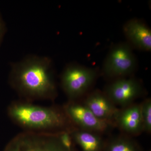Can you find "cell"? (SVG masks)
<instances>
[{
    "label": "cell",
    "mask_w": 151,
    "mask_h": 151,
    "mask_svg": "<svg viewBox=\"0 0 151 151\" xmlns=\"http://www.w3.org/2000/svg\"><path fill=\"white\" fill-rule=\"evenodd\" d=\"M11 119L25 128L35 130H59L71 132L70 121L63 111L55 108H47L18 103L9 107Z\"/></svg>",
    "instance_id": "2"
},
{
    "label": "cell",
    "mask_w": 151,
    "mask_h": 151,
    "mask_svg": "<svg viewBox=\"0 0 151 151\" xmlns=\"http://www.w3.org/2000/svg\"><path fill=\"white\" fill-rule=\"evenodd\" d=\"M127 42L111 47L103 63L100 73L112 81L132 76L137 69V60Z\"/></svg>",
    "instance_id": "4"
},
{
    "label": "cell",
    "mask_w": 151,
    "mask_h": 151,
    "mask_svg": "<svg viewBox=\"0 0 151 151\" xmlns=\"http://www.w3.org/2000/svg\"><path fill=\"white\" fill-rule=\"evenodd\" d=\"M58 133L21 134L9 143L4 151H69L61 144Z\"/></svg>",
    "instance_id": "5"
},
{
    "label": "cell",
    "mask_w": 151,
    "mask_h": 151,
    "mask_svg": "<svg viewBox=\"0 0 151 151\" xmlns=\"http://www.w3.org/2000/svg\"><path fill=\"white\" fill-rule=\"evenodd\" d=\"M63 110L71 122L78 129L100 134L108 132L116 127L113 124L97 118L83 103L69 101Z\"/></svg>",
    "instance_id": "7"
},
{
    "label": "cell",
    "mask_w": 151,
    "mask_h": 151,
    "mask_svg": "<svg viewBox=\"0 0 151 151\" xmlns=\"http://www.w3.org/2000/svg\"><path fill=\"white\" fill-rule=\"evenodd\" d=\"M141 114L142 119L144 132H151V100L146 99L141 103Z\"/></svg>",
    "instance_id": "13"
},
{
    "label": "cell",
    "mask_w": 151,
    "mask_h": 151,
    "mask_svg": "<svg viewBox=\"0 0 151 151\" xmlns=\"http://www.w3.org/2000/svg\"><path fill=\"white\" fill-rule=\"evenodd\" d=\"M83 104L96 117L115 125L119 110L104 92L95 90L86 95Z\"/></svg>",
    "instance_id": "8"
},
{
    "label": "cell",
    "mask_w": 151,
    "mask_h": 151,
    "mask_svg": "<svg viewBox=\"0 0 151 151\" xmlns=\"http://www.w3.org/2000/svg\"><path fill=\"white\" fill-rule=\"evenodd\" d=\"M100 73L98 68L86 67L76 63H68L63 69L60 83L70 101L86 96Z\"/></svg>",
    "instance_id": "3"
},
{
    "label": "cell",
    "mask_w": 151,
    "mask_h": 151,
    "mask_svg": "<svg viewBox=\"0 0 151 151\" xmlns=\"http://www.w3.org/2000/svg\"><path fill=\"white\" fill-rule=\"evenodd\" d=\"M143 85L139 80L133 76L113 80L103 91L115 105L127 107L144 93Z\"/></svg>",
    "instance_id": "6"
},
{
    "label": "cell",
    "mask_w": 151,
    "mask_h": 151,
    "mask_svg": "<svg viewBox=\"0 0 151 151\" xmlns=\"http://www.w3.org/2000/svg\"><path fill=\"white\" fill-rule=\"evenodd\" d=\"M103 151H140V150L132 139L126 136H119L105 143Z\"/></svg>",
    "instance_id": "12"
},
{
    "label": "cell",
    "mask_w": 151,
    "mask_h": 151,
    "mask_svg": "<svg viewBox=\"0 0 151 151\" xmlns=\"http://www.w3.org/2000/svg\"><path fill=\"white\" fill-rule=\"evenodd\" d=\"M6 31V28L5 23L0 14V46L2 43Z\"/></svg>",
    "instance_id": "14"
},
{
    "label": "cell",
    "mask_w": 151,
    "mask_h": 151,
    "mask_svg": "<svg viewBox=\"0 0 151 151\" xmlns=\"http://www.w3.org/2000/svg\"><path fill=\"white\" fill-rule=\"evenodd\" d=\"M126 42L132 48L141 51L151 50V30L142 20L132 19L123 26Z\"/></svg>",
    "instance_id": "9"
},
{
    "label": "cell",
    "mask_w": 151,
    "mask_h": 151,
    "mask_svg": "<svg viewBox=\"0 0 151 151\" xmlns=\"http://www.w3.org/2000/svg\"><path fill=\"white\" fill-rule=\"evenodd\" d=\"M53 74L51 58L29 55L12 63L10 83L18 92L26 97L53 99L57 94Z\"/></svg>",
    "instance_id": "1"
},
{
    "label": "cell",
    "mask_w": 151,
    "mask_h": 151,
    "mask_svg": "<svg viewBox=\"0 0 151 151\" xmlns=\"http://www.w3.org/2000/svg\"><path fill=\"white\" fill-rule=\"evenodd\" d=\"M70 134L82 151H103L105 143L100 134L78 128H76Z\"/></svg>",
    "instance_id": "11"
},
{
    "label": "cell",
    "mask_w": 151,
    "mask_h": 151,
    "mask_svg": "<svg viewBox=\"0 0 151 151\" xmlns=\"http://www.w3.org/2000/svg\"><path fill=\"white\" fill-rule=\"evenodd\" d=\"M116 127L132 136H138L144 132L141 103H134L119 109L115 121Z\"/></svg>",
    "instance_id": "10"
}]
</instances>
